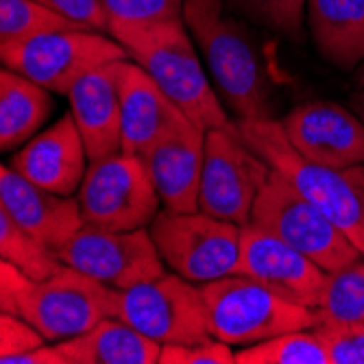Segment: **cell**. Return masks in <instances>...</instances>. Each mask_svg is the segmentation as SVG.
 <instances>
[{
    "mask_svg": "<svg viewBox=\"0 0 364 364\" xmlns=\"http://www.w3.org/2000/svg\"><path fill=\"white\" fill-rule=\"evenodd\" d=\"M242 140L314 203L364 255V164L329 168L288 142L279 120H236Z\"/></svg>",
    "mask_w": 364,
    "mask_h": 364,
    "instance_id": "277c9868",
    "label": "cell"
},
{
    "mask_svg": "<svg viewBox=\"0 0 364 364\" xmlns=\"http://www.w3.org/2000/svg\"><path fill=\"white\" fill-rule=\"evenodd\" d=\"M159 364H236V353L218 338L196 345H161Z\"/></svg>",
    "mask_w": 364,
    "mask_h": 364,
    "instance_id": "f546056e",
    "label": "cell"
},
{
    "mask_svg": "<svg viewBox=\"0 0 364 364\" xmlns=\"http://www.w3.org/2000/svg\"><path fill=\"white\" fill-rule=\"evenodd\" d=\"M205 301L210 334L231 347H249L273 336L312 329L321 314L292 304L247 275H227L198 284Z\"/></svg>",
    "mask_w": 364,
    "mask_h": 364,
    "instance_id": "5b68a950",
    "label": "cell"
},
{
    "mask_svg": "<svg viewBox=\"0 0 364 364\" xmlns=\"http://www.w3.org/2000/svg\"><path fill=\"white\" fill-rule=\"evenodd\" d=\"M279 122L294 151L314 164L329 168L364 164V120L338 103H304Z\"/></svg>",
    "mask_w": 364,
    "mask_h": 364,
    "instance_id": "4fadbf2b",
    "label": "cell"
},
{
    "mask_svg": "<svg viewBox=\"0 0 364 364\" xmlns=\"http://www.w3.org/2000/svg\"><path fill=\"white\" fill-rule=\"evenodd\" d=\"M57 31H87L38 0H0V46H14Z\"/></svg>",
    "mask_w": 364,
    "mask_h": 364,
    "instance_id": "603a6c76",
    "label": "cell"
},
{
    "mask_svg": "<svg viewBox=\"0 0 364 364\" xmlns=\"http://www.w3.org/2000/svg\"><path fill=\"white\" fill-rule=\"evenodd\" d=\"M151 179L171 212H198V192L203 177L205 131L192 120L168 131L142 155Z\"/></svg>",
    "mask_w": 364,
    "mask_h": 364,
    "instance_id": "9a60e30c",
    "label": "cell"
},
{
    "mask_svg": "<svg viewBox=\"0 0 364 364\" xmlns=\"http://www.w3.org/2000/svg\"><path fill=\"white\" fill-rule=\"evenodd\" d=\"M55 253L65 267L116 290L134 288L166 273V262L161 259L149 227L114 231L85 223Z\"/></svg>",
    "mask_w": 364,
    "mask_h": 364,
    "instance_id": "7c38bea8",
    "label": "cell"
},
{
    "mask_svg": "<svg viewBox=\"0 0 364 364\" xmlns=\"http://www.w3.org/2000/svg\"><path fill=\"white\" fill-rule=\"evenodd\" d=\"M161 259L192 284L240 275L242 227L205 212L159 210L149 225Z\"/></svg>",
    "mask_w": 364,
    "mask_h": 364,
    "instance_id": "52a82bcc",
    "label": "cell"
},
{
    "mask_svg": "<svg viewBox=\"0 0 364 364\" xmlns=\"http://www.w3.org/2000/svg\"><path fill=\"white\" fill-rule=\"evenodd\" d=\"M124 59H116L83 75L68 92L73 118L90 161L122 153L120 127V68Z\"/></svg>",
    "mask_w": 364,
    "mask_h": 364,
    "instance_id": "e0dca14e",
    "label": "cell"
},
{
    "mask_svg": "<svg viewBox=\"0 0 364 364\" xmlns=\"http://www.w3.org/2000/svg\"><path fill=\"white\" fill-rule=\"evenodd\" d=\"M312 329L327 351L329 364H364V323L321 318Z\"/></svg>",
    "mask_w": 364,
    "mask_h": 364,
    "instance_id": "83f0119b",
    "label": "cell"
},
{
    "mask_svg": "<svg viewBox=\"0 0 364 364\" xmlns=\"http://www.w3.org/2000/svg\"><path fill=\"white\" fill-rule=\"evenodd\" d=\"M0 257L11 262L36 282L48 279L65 267L50 247L28 234L3 208H0Z\"/></svg>",
    "mask_w": 364,
    "mask_h": 364,
    "instance_id": "cb8c5ba5",
    "label": "cell"
},
{
    "mask_svg": "<svg viewBox=\"0 0 364 364\" xmlns=\"http://www.w3.org/2000/svg\"><path fill=\"white\" fill-rule=\"evenodd\" d=\"M48 9L83 24L87 31L105 33L109 31V11L105 0H38Z\"/></svg>",
    "mask_w": 364,
    "mask_h": 364,
    "instance_id": "1f68e13d",
    "label": "cell"
},
{
    "mask_svg": "<svg viewBox=\"0 0 364 364\" xmlns=\"http://www.w3.org/2000/svg\"><path fill=\"white\" fill-rule=\"evenodd\" d=\"M0 208L53 251L85 225L77 196L55 194L11 166L0 168Z\"/></svg>",
    "mask_w": 364,
    "mask_h": 364,
    "instance_id": "ac0fdd59",
    "label": "cell"
},
{
    "mask_svg": "<svg viewBox=\"0 0 364 364\" xmlns=\"http://www.w3.org/2000/svg\"><path fill=\"white\" fill-rule=\"evenodd\" d=\"M190 118L164 94L153 77L134 59H124L120 68V127L122 153L142 155L168 131Z\"/></svg>",
    "mask_w": 364,
    "mask_h": 364,
    "instance_id": "d6986e66",
    "label": "cell"
},
{
    "mask_svg": "<svg viewBox=\"0 0 364 364\" xmlns=\"http://www.w3.org/2000/svg\"><path fill=\"white\" fill-rule=\"evenodd\" d=\"M77 201L87 225L114 231L149 227L161 210L144 159L127 153L90 161Z\"/></svg>",
    "mask_w": 364,
    "mask_h": 364,
    "instance_id": "9c48e42d",
    "label": "cell"
},
{
    "mask_svg": "<svg viewBox=\"0 0 364 364\" xmlns=\"http://www.w3.org/2000/svg\"><path fill=\"white\" fill-rule=\"evenodd\" d=\"M306 18L318 55L355 73L364 61V0H308Z\"/></svg>",
    "mask_w": 364,
    "mask_h": 364,
    "instance_id": "ffe728a7",
    "label": "cell"
},
{
    "mask_svg": "<svg viewBox=\"0 0 364 364\" xmlns=\"http://www.w3.org/2000/svg\"><path fill=\"white\" fill-rule=\"evenodd\" d=\"M3 65L55 94H68L94 68L131 59L127 48L98 31H57L14 46H0Z\"/></svg>",
    "mask_w": 364,
    "mask_h": 364,
    "instance_id": "30bf717a",
    "label": "cell"
},
{
    "mask_svg": "<svg viewBox=\"0 0 364 364\" xmlns=\"http://www.w3.org/2000/svg\"><path fill=\"white\" fill-rule=\"evenodd\" d=\"M186 0H105L109 24H146L183 18Z\"/></svg>",
    "mask_w": 364,
    "mask_h": 364,
    "instance_id": "f1b7e54d",
    "label": "cell"
},
{
    "mask_svg": "<svg viewBox=\"0 0 364 364\" xmlns=\"http://www.w3.org/2000/svg\"><path fill=\"white\" fill-rule=\"evenodd\" d=\"M46 345V338L18 314L0 316V360Z\"/></svg>",
    "mask_w": 364,
    "mask_h": 364,
    "instance_id": "4dcf8cb0",
    "label": "cell"
},
{
    "mask_svg": "<svg viewBox=\"0 0 364 364\" xmlns=\"http://www.w3.org/2000/svg\"><path fill=\"white\" fill-rule=\"evenodd\" d=\"M50 90L28 77L3 68L0 73V146L14 151L46 122L53 98Z\"/></svg>",
    "mask_w": 364,
    "mask_h": 364,
    "instance_id": "7402d4cb",
    "label": "cell"
},
{
    "mask_svg": "<svg viewBox=\"0 0 364 364\" xmlns=\"http://www.w3.org/2000/svg\"><path fill=\"white\" fill-rule=\"evenodd\" d=\"M273 168L238 134L236 122L205 131L198 210L240 227L251 223L255 198Z\"/></svg>",
    "mask_w": 364,
    "mask_h": 364,
    "instance_id": "ba28073f",
    "label": "cell"
},
{
    "mask_svg": "<svg viewBox=\"0 0 364 364\" xmlns=\"http://www.w3.org/2000/svg\"><path fill=\"white\" fill-rule=\"evenodd\" d=\"M223 3L231 14L249 24L273 31L294 44L306 40L304 16L308 0H223Z\"/></svg>",
    "mask_w": 364,
    "mask_h": 364,
    "instance_id": "484cf974",
    "label": "cell"
},
{
    "mask_svg": "<svg viewBox=\"0 0 364 364\" xmlns=\"http://www.w3.org/2000/svg\"><path fill=\"white\" fill-rule=\"evenodd\" d=\"M236 364H329L314 329H296L236 351Z\"/></svg>",
    "mask_w": 364,
    "mask_h": 364,
    "instance_id": "d4e9b609",
    "label": "cell"
},
{
    "mask_svg": "<svg viewBox=\"0 0 364 364\" xmlns=\"http://www.w3.org/2000/svg\"><path fill=\"white\" fill-rule=\"evenodd\" d=\"M68 364H159L161 345L120 316L103 318L85 334L55 343Z\"/></svg>",
    "mask_w": 364,
    "mask_h": 364,
    "instance_id": "44dd1931",
    "label": "cell"
},
{
    "mask_svg": "<svg viewBox=\"0 0 364 364\" xmlns=\"http://www.w3.org/2000/svg\"><path fill=\"white\" fill-rule=\"evenodd\" d=\"M118 292L73 267L36 282L11 262H0V312L22 316L46 343L81 336L103 318L118 316Z\"/></svg>",
    "mask_w": 364,
    "mask_h": 364,
    "instance_id": "7a4b0ae2",
    "label": "cell"
},
{
    "mask_svg": "<svg viewBox=\"0 0 364 364\" xmlns=\"http://www.w3.org/2000/svg\"><path fill=\"white\" fill-rule=\"evenodd\" d=\"M249 225L301 251L327 273L364 257L343 231L275 168L255 198Z\"/></svg>",
    "mask_w": 364,
    "mask_h": 364,
    "instance_id": "8992f818",
    "label": "cell"
},
{
    "mask_svg": "<svg viewBox=\"0 0 364 364\" xmlns=\"http://www.w3.org/2000/svg\"><path fill=\"white\" fill-rule=\"evenodd\" d=\"M3 364H68L63 358V353L53 345H42L38 349H31L26 353H20V355H9V358H3L0 360Z\"/></svg>",
    "mask_w": 364,
    "mask_h": 364,
    "instance_id": "d6a6232c",
    "label": "cell"
},
{
    "mask_svg": "<svg viewBox=\"0 0 364 364\" xmlns=\"http://www.w3.org/2000/svg\"><path fill=\"white\" fill-rule=\"evenodd\" d=\"M240 275L271 288L284 299L306 308H318L327 271L314 259L286 245L255 225L242 227Z\"/></svg>",
    "mask_w": 364,
    "mask_h": 364,
    "instance_id": "5bb4252c",
    "label": "cell"
},
{
    "mask_svg": "<svg viewBox=\"0 0 364 364\" xmlns=\"http://www.w3.org/2000/svg\"><path fill=\"white\" fill-rule=\"evenodd\" d=\"M118 316L159 345L212 341L201 288L177 273L118 292Z\"/></svg>",
    "mask_w": 364,
    "mask_h": 364,
    "instance_id": "8fae6325",
    "label": "cell"
},
{
    "mask_svg": "<svg viewBox=\"0 0 364 364\" xmlns=\"http://www.w3.org/2000/svg\"><path fill=\"white\" fill-rule=\"evenodd\" d=\"M351 107L364 120V61L360 63V68L355 70V77H353V85H351Z\"/></svg>",
    "mask_w": 364,
    "mask_h": 364,
    "instance_id": "836d02e7",
    "label": "cell"
},
{
    "mask_svg": "<svg viewBox=\"0 0 364 364\" xmlns=\"http://www.w3.org/2000/svg\"><path fill=\"white\" fill-rule=\"evenodd\" d=\"M183 22L201 50L218 96L238 120H273L275 103L267 65L251 31L223 0H186Z\"/></svg>",
    "mask_w": 364,
    "mask_h": 364,
    "instance_id": "6da1fadb",
    "label": "cell"
},
{
    "mask_svg": "<svg viewBox=\"0 0 364 364\" xmlns=\"http://www.w3.org/2000/svg\"><path fill=\"white\" fill-rule=\"evenodd\" d=\"M87 164L90 157L81 131L70 114L57 120L44 134L31 138L11 157L9 166L24 179L55 194L73 196L85 179Z\"/></svg>",
    "mask_w": 364,
    "mask_h": 364,
    "instance_id": "2e32d148",
    "label": "cell"
},
{
    "mask_svg": "<svg viewBox=\"0 0 364 364\" xmlns=\"http://www.w3.org/2000/svg\"><path fill=\"white\" fill-rule=\"evenodd\" d=\"M316 310L321 318L364 323V257L327 275Z\"/></svg>",
    "mask_w": 364,
    "mask_h": 364,
    "instance_id": "4316f807",
    "label": "cell"
},
{
    "mask_svg": "<svg viewBox=\"0 0 364 364\" xmlns=\"http://www.w3.org/2000/svg\"><path fill=\"white\" fill-rule=\"evenodd\" d=\"M188 33L183 18L146 24H109V36L127 48L129 57L142 65L196 127L203 131L227 127L231 120Z\"/></svg>",
    "mask_w": 364,
    "mask_h": 364,
    "instance_id": "3957f363",
    "label": "cell"
}]
</instances>
